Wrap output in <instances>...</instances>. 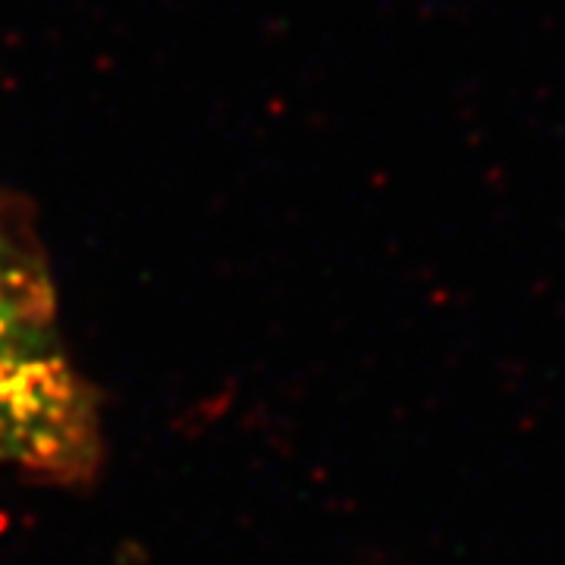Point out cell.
Returning a JSON list of instances; mask_svg holds the SVG:
<instances>
[{
  "label": "cell",
  "mask_w": 565,
  "mask_h": 565,
  "mask_svg": "<svg viewBox=\"0 0 565 565\" xmlns=\"http://www.w3.org/2000/svg\"><path fill=\"white\" fill-rule=\"evenodd\" d=\"M92 408L35 282L0 245V465L66 471L88 462Z\"/></svg>",
  "instance_id": "1"
}]
</instances>
